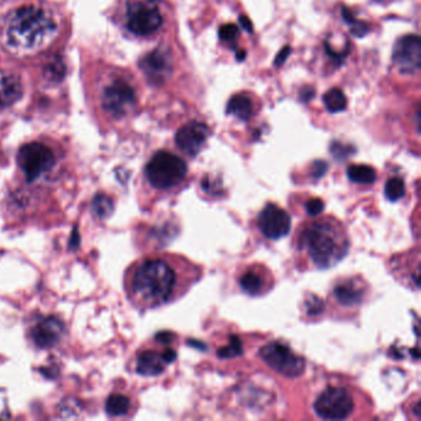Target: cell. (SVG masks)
<instances>
[{
  "label": "cell",
  "mask_w": 421,
  "mask_h": 421,
  "mask_svg": "<svg viewBox=\"0 0 421 421\" xmlns=\"http://www.w3.org/2000/svg\"><path fill=\"white\" fill-rule=\"evenodd\" d=\"M182 264L172 257H148L130 269L126 291L131 301L142 309H152L176 299L184 289Z\"/></svg>",
  "instance_id": "cell-1"
},
{
  "label": "cell",
  "mask_w": 421,
  "mask_h": 421,
  "mask_svg": "<svg viewBox=\"0 0 421 421\" xmlns=\"http://www.w3.org/2000/svg\"><path fill=\"white\" fill-rule=\"evenodd\" d=\"M241 352H242V345L240 340L237 338H232V343H229V346L219 350L218 356L220 358H232L241 355Z\"/></svg>",
  "instance_id": "cell-25"
},
{
  "label": "cell",
  "mask_w": 421,
  "mask_h": 421,
  "mask_svg": "<svg viewBox=\"0 0 421 421\" xmlns=\"http://www.w3.org/2000/svg\"><path fill=\"white\" fill-rule=\"evenodd\" d=\"M55 163V155L46 145L31 142L24 145L19 150L18 165L28 182L36 181L45 173L51 171Z\"/></svg>",
  "instance_id": "cell-6"
},
{
  "label": "cell",
  "mask_w": 421,
  "mask_h": 421,
  "mask_svg": "<svg viewBox=\"0 0 421 421\" xmlns=\"http://www.w3.org/2000/svg\"><path fill=\"white\" fill-rule=\"evenodd\" d=\"M393 61L404 74H412L420 70L421 41L417 35H407L394 45Z\"/></svg>",
  "instance_id": "cell-9"
},
{
  "label": "cell",
  "mask_w": 421,
  "mask_h": 421,
  "mask_svg": "<svg viewBox=\"0 0 421 421\" xmlns=\"http://www.w3.org/2000/svg\"><path fill=\"white\" fill-rule=\"evenodd\" d=\"M136 103L134 89L129 84L118 80L109 85L103 94V107L115 118H120L129 113Z\"/></svg>",
  "instance_id": "cell-10"
},
{
  "label": "cell",
  "mask_w": 421,
  "mask_h": 421,
  "mask_svg": "<svg viewBox=\"0 0 421 421\" xmlns=\"http://www.w3.org/2000/svg\"><path fill=\"white\" fill-rule=\"evenodd\" d=\"M57 33V26L46 11L36 6H23L6 20V45L18 52H35L47 46Z\"/></svg>",
  "instance_id": "cell-2"
},
{
  "label": "cell",
  "mask_w": 421,
  "mask_h": 421,
  "mask_svg": "<svg viewBox=\"0 0 421 421\" xmlns=\"http://www.w3.org/2000/svg\"><path fill=\"white\" fill-rule=\"evenodd\" d=\"M208 126L202 123L192 121L178 130L176 134V144L183 152L194 157L203 150L208 139Z\"/></svg>",
  "instance_id": "cell-12"
},
{
  "label": "cell",
  "mask_w": 421,
  "mask_h": 421,
  "mask_svg": "<svg viewBox=\"0 0 421 421\" xmlns=\"http://www.w3.org/2000/svg\"><path fill=\"white\" fill-rule=\"evenodd\" d=\"M333 296L341 306H358L363 299V291L355 283L345 282L333 288Z\"/></svg>",
  "instance_id": "cell-17"
},
{
  "label": "cell",
  "mask_w": 421,
  "mask_h": 421,
  "mask_svg": "<svg viewBox=\"0 0 421 421\" xmlns=\"http://www.w3.org/2000/svg\"><path fill=\"white\" fill-rule=\"evenodd\" d=\"M167 363L163 358V353L156 351H145L140 353L136 362V370L141 375L152 377L162 373Z\"/></svg>",
  "instance_id": "cell-15"
},
{
  "label": "cell",
  "mask_w": 421,
  "mask_h": 421,
  "mask_svg": "<svg viewBox=\"0 0 421 421\" xmlns=\"http://www.w3.org/2000/svg\"><path fill=\"white\" fill-rule=\"evenodd\" d=\"M240 286L242 291L247 294L259 296V294H262L266 289V278L262 272L252 269L242 274Z\"/></svg>",
  "instance_id": "cell-18"
},
{
  "label": "cell",
  "mask_w": 421,
  "mask_h": 421,
  "mask_svg": "<svg viewBox=\"0 0 421 421\" xmlns=\"http://www.w3.org/2000/svg\"><path fill=\"white\" fill-rule=\"evenodd\" d=\"M63 331V324L60 319L55 316H46L33 325L30 330V336L37 348H50L60 343Z\"/></svg>",
  "instance_id": "cell-13"
},
{
  "label": "cell",
  "mask_w": 421,
  "mask_h": 421,
  "mask_svg": "<svg viewBox=\"0 0 421 421\" xmlns=\"http://www.w3.org/2000/svg\"><path fill=\"white\" fill-rule=\"evenodd\" d=\"M325 107L331 113H340L348 107V98L343 90L338 88H333L325 93L323 97Z\"/></svg>",
  "instance_id": "cell-21"
},
{
  "label": "cell",
  "mask_w": 421,
  "mask_h": 421,
  "mask_svg": "<svg viewBox=\"0 0 421 421\" xmlns=\"http://www.w3.org/2000/svg\"><path fill=\"white\" fill-rule=\"evenodd\" d=\"M353 410V394L343 387L325 389L314 403V412L325 420L348 419L351 417Z\"/></svg>",
  "instance_id": "cell-5"
},
{
  "label": "cell",
  "mask_w": 421,
  "mask_h": 421,
  "mask_svg": "<svg viewBox=\"0 0 421 421\" xmlns=\"http://www.w3.org/2000/svg\"><path fill=\"white\" fill-rule=\"evenodd\" d=\"M239 36V28L234 24H225L219 30L220 40L225 42L234 41Z\"/></svg>",
  "instance_id": "cell-26"
},
{
  "label": "cell",
  "mask_w": 421,
  "mask_h": 421,
  "mask_svg": "<svg viewBox=\"0 0 421 421\" xmlns=\"http://www.w3.org/2000/svg\"><path fill=\"white\" fill-rule=\"evenodd\" d=\"M158 341H161L163 343H171L172 338H173V335L171 333H158L157 336H156Z\"/></svg>",
  "instance_id": "cell-34"
},
{
  "label": "cell",
  "mask_w": 421,
  "mask_h": 421,
  "mask_svg": "<svg viewBox=\"0 0 421 421\" xmlns=\"http://www.w3.org/2000/svg\"><path fill=\"white\" fill-rule=\"evenodd\" d=\"M23 95V85L18 76L0 71V105L9 107Z\"/></svg>",
  "instance_id": "cell-14"
},
{
  "label": "cell",
  "mask_w": 421,
  "mask_h": 421,
  "mask_svg": "<svg viewBox=\"0 0 421 421\" xmlns=\"http://www.w3.org/2000/svg\"><path fill=\"white\" fill-rule=\"evenodd\" d=\"M239 21H240L241 26L244 28L245 31H247L249 33H254V26H252L250 19L245 16V15H241L240 18H239Z\"/></svg>",
  "instance_id": "cell-31"
},
{
  "label": "cell",
  "mask_w": 421,
  "mask_h": 421,
  "mask_svg": "<svg viewBox=\"0 0 421 421\" xmlns=\"http://www.w3.org/2000/svg\"><path fill=\"white\" fill-rule=\"evenodd\" d=\"M299 245L316 269H328L346 256L348 239L340 222L321 219L304 229Z\"/></svg>",
  "instance_id": "cell-3"
},
{
  "label": "cell",
  "mask_w": 421,
  "mask_h": 421,
  "mask_svg": "<svg viewBox=\"0 0 421 421\" xmlns=\"http://www.w3.org/2000/svg\"><path fill=\"white\" fill-rule=\"evenodd\" d=\"M237 58L239 61H244L246 58V51L245 50H240V51L237 52Z\"/></svg>",
  "instance_id": "cell-36"
},
{
  "label": "cell",
  "mask_w": 421,
  "mask_h": 421,
  "mask_svg": "<svg viewBox=\"0 0 421 421\" xmlns=\"http://www.w3.org/2000/svg\"><path fill=\"white\" fill-rule=\"evenodd\" d=\"M187 172V163L181 157L167 151L156 153L145 170L150 184L160 190L176 188L184 181Z\"/></svg>",
  "instance_id": "cell-4"
},
{
  "label": "cell",
  "mask_w": 421,
  "mask_h": 421,
  "mask_svg": "<svg viewBox=\"0 0 421 421\" xmlns=\"http://www.w3.org/2000/svg\"><path fill=\"white\" fill-rule=\"evenodd\" d=\"M385 194L387 199L390 202H398L405 194V184L400 178H392L387 182L385 188Z\"/></svg>",
  "instance_id": "cell-23"
},
{
  "label": "cell",
  "mask_w": 421,
  "mask_h": 421,
  "mask_svg": "<svg viewBox=\"0 0 421 421\" xmlns=\"http://www.w3.org/2000/svg\"><path fill=\"white\" fill-rule=\"evenodd\" d=\"M291 52H292V50H291V47H283L282 50H281V51H279V53H278L277 57H276V61H274V65L277 66V67H279V66H282L283 63H284V62L287 61L288 57H289V55H291Z\"/></svg>",
  "instance_id": "cell-30"
},
{
  "label": "cell",
  "mask_w": 421,
  "mask_h": 421,
  "mask_svg": "<svg viewBox=\"0 0 421 421\" xmlns=\"http://www.w3.org/2000/svg\"><path fill=\"white\" fill-rule=\"evenodd\" d=\"M105 410L111 417L125 415L130 410V399L123 394H113L108 398Z\"/></svg>",
  "instance_id": "cell-22"
},
{
  "label": "cell",
  "mask_w": 421,
  "mask_h": 421,
  "mask_svg": "<svg viewBox=\"0 0 421 421\" xmlns=\"http://www.w3.org/2000/svg\"><path fill=\"white\" fill-rule=\"evenodd\" d=\"M252 102L250 98L246 97L244 94H237L230 99L227 104V114L237 116L240 120L247 121L252 116Z\"/></svg>",
  "instance_id": "cell-19"
},
{
  "label": "cell",
  "mask_w": 421,
  "mask_h": 421,
  "mask_svg": "<svg viewBox=\"0 0 421 421\" xmlns=\"http://www.w3.org/2000/svg\"><path fill=\"white\" fill-rule=\"evenodd\" d=\"M314 171H313V175L315 177H320L324 175L325 171L328 170V165L325 162H321V161H318V162L314 163Z\"/></svg>",
  "instance_id": "cell-32"
},
{
  "label": "cell",
  "mask_w": 421,
  "mask_h": 421,
  "mask_svg": "<svg viewBox=\"0 0 421 421\" xmlns=\"http://www.w3.org/2000/svg\"><path fill=\"white\" fill-rule=\"evenodd\" d=\"M259 227L267 239L278 240L291 232V217L276 204H269L259 214Z\"/></svg>",
  "instance_id": "cell-11"
},
{
  "label": "cell",
  "mask_w": 421,
  "mask_h": 421,
  "mask_svg": "<svg viewBox=\"0 0 421 421\" xmlns=\"http://www.w3.org/2000/svg\"><path fill=\"white\" fill-rule=\"evenodd\" d=\"M350 181L358 184H373L375 181V171L367 165H352L348 168Z\"/></svg>",
  "instance_id": "cell-20"
},
{
  "label": "cell",
  "mask_w": 421,
  "mask_h": 421,
  "mask_svg": "<svg viewBox=\"0 0 421 421\" xmlns=\"http://www.w3.org/2000/svg\"><path fill=\"white\" fill-rule=\"evenodd\" d=\"M162 15L158 11L157 8L151 3H135L131 5L128 14V28L130 31L140 35L147 36L156 33L162 25Z\"/></svg>",
  "instance_id": "cell-8"
},
{
  "label": "cell",
  "mask_w": 421,
  "mask_h": 421,
  "mask_svg": "<svg viewBox=\"0 0 421 421\" xmlns=\"http://www.w3.org/2000/svg\"><path fill=\"white\" fill-rule=\"evenodd\" d=\"M303 93H304V97H303V100H304V102H308L311 97H314V90H309V92L303 90Z\"/></svg>",
  "instance_id": "cell-35"
},
{
  "label": "cell",
  "mask_w": 421,
  "mask_h": 421,
  "mask_svg": "<svg viewBox=\"0 0 421 421\" xmlns=\"http://www.w3.org/2000/svg\"><path fill=\"white\" fill-rule=\"evenodd\" d=\"M308 303V306H309V314H319L320 311H323L324 309V306H323V301L318 299L316 296H311V301H306Z\"/></svg>",
  "instance_id": "cell-29"
},
{
  "label": "cell",
  "mask_w": 421,
  "mask_h": 421,
  "mask_svg": "<svg viewBox=\"0 0 421 421\" xmlns=\"http://www.w3.org/2000/svg\"><path fill=\"white\" fill-rule=\"evenodd\" d=\"M177 353L175 350H172V348H167L166 351L163 352V358H165V361L170 365L172 362L176 360Z\"/></svg>",
  "instance_id": "cell-33"
},
{
  "label": "cell",
  "mask_w": 421,
  "mask_h": 421,
  "mask_svg": "<svg viewBox=\"0 0 421 421\" xmlns=\"http://www.w3.org/2000/svg\"><path fill=\"white\" fill-rule=\"evenodd\" d=\"M93 210L100 218H105L113 212V203L105 195H98L93 200Z\"/></svg>",
  "instance_id": "cell-24"
},
{
  "label": "cell",
  "mask_w": 421,
  "mask_h": 421,
  "mask_svg": "<svg viewBox=\"0 0 421 421\" xmlns=\"http://www.w3.org/2000/svg\"><path fill=\"white\" fill-rule=\"evenodd\" d=\"M141 68L144 70L145 73L147 74L148 78L160 80L163 79L165 73L170 71V66L165 53L156 50L141 61Z\"/></svg>",
  "instance_id": "cell-16"
},
{
  "label": "cell",
  "mask_w": 421,
  "mask_h": 421,
  "mask_svg": "<svg viewBox=\"0 0 421 421\" xmlns=\"http://www.w3.org/2000/svg\"><path fill=\"white\" fill-rule=\"evenodd\" d=\"M350 28H351V33L356 37L366 36L367 33H370V25L357 19L350 24Z\"/></svg>",
  "instance_id": "cell-27"
},
{
  "label": "cell",
  "mask_w": 421,
  "mask_h": 421,
  "mask_svg": "<svg viewBox=\"0 0 421 421\" xmlns=\"http://www.w3.org/2000/svg\"><path fill=\"white\" fill-rule=\"evenodd\" d=\"M259 356L272 370L289 378L299 377L306 368L304 360L296 356L291 348L282 343H271L266 345L261 348Z\"/></svg>",
  "instance_id": "cell-7"
},
{
  "label": "cell",
  "mask_w": 421,
  "mask_h": 421,
  "mask_svg": "<svg viewBox=\"0 0 421 421\" xmlns=\"http://www.w3.org/2000/svg\"><path fill=\"white\" fill-rule=\"evenodd\" d=\"M324 202L319 199V198H314V199H311L306 203V212H308V214L311 215V217H314V215H318V214L321 213V212L324 210Z\"/></svg>",
  "instance_id": "cell-28"
}]
</instances>
